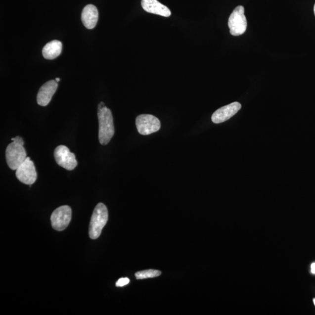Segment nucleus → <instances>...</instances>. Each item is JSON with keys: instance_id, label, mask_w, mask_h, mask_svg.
<instances>
[{"instance_id": "17", "label": "nucleus", "mask_w": 315, "mask_h": 315, "mask_svg": "<svg viewBox=\"0 0 315 315\" xmlns=\"http://www.w3.org/2000/svg\"><path fill=\"white\" fill-rule=\"evenodd\" d=\"M104 106H105V103H104L103 102H100L99 104L98 108H97V110L102 109V108H103Z\"/></svg>"}, {"instance_id": "18", "label": "nucleus", "mask_w": 315, "mask_h": 315, "mask_svg": "<svg viewBox=\"0 0 315 315\" xmlns=\"http://www.w3.org/2000/svg\"><path fill=\"white\" fill-rule=\"evenodd\" d=\"M56 80V82L58 83V82H59V81H60V79H58V78H56V80Z\"/></svg>"}, {"instance_id": "19", "label": "nucleus", "mask_w": 315, "mask_h": 315, "mask_svg": "<svg viewBox=\"0 0 315 315\" xmlns=\"http://www.w3.org/2000/svg\"><path fill=\"white\" fill-rule=\"evenodd\" d=\"M314 14H315V5H314Z\"/></svg>"}, {"instance_id": "6", "label": "nucleus", "mask_w": 315, "mask_h": 315, "mask_svg": "<svg viewBox=\"0 0 315 315\" xmlns=\"http://www.w3.org/2000/svg\"><path fill=\"white\" fill-rule=\"evenodd\" d=\"M72 211L69 206H63L57 208L51 216L52 227L58 231H62L69 226Z\"/></svg>"}, {"instance_id": "2", "label": "nucleus", "mask_w": 315, "mask_h": 315, "mask_svg": "<svg viewBox=\"0 0 315 315\" xmlns=\"http://www.w3.org/2000/svg\"><path fill=\"white\" fill-rule=\"evenodd\" d=\"M99 121V140L103 145L109 143L115 134V127L111 110L104 106L97 110Z\"/></svg>"}, {"instance_id": "3", "label": "nucleus", "mask_w": 315, "mask_h": 315, "mask_svg": "<svg viewBox=\"0 0 315 315\" xmlns=\"http://www.w3.org/2000/svg\"><path fill=\"white\" fill-rule=\"evenodd\" d=\"M108 220V211L105 204H97L93 210L90 224L89 235L92 239L98 238Z\"/></svg>"}, {"instance_id": "15", "label": "nucleus", "mask_w": 315, "mask_h": 315, "mask_svg": "<svg viewBox=\"0 0 315 315\" xmlns=\"http://www.w3.org/2000/svg\"><path fill=\"white\" fill-rule=\"evenodd\" d=\"M130 282V280L128 278H121L119 279L118 281L116 282V286L118 287H122L128 285Z\"/></svg>"}, {"instance_id": "12", "label": "nucleus", "mask_w": 315, "mask_h": 315, "mask_svg": "<svg viewBox=\"0 0 315 315\" xmlns=\"http://www.w3.org/2000/svg\"><path fill=\"white\" fill-rule=\"evenodd\" d=\"M98 17V11L96 6L89 4L84 8L81 14V20L86 28L92 29L96 27Z\"/></svg>"}, {"instance_id": "9", "label": "nucleus", "mask_w": 315, "mask_h": 315, "mask_svg": "<svg viewBox=\"0 0 315 315\" xmlns=\"http://www.w3.org/2000/svg\"><path fill=\"white\" fill-rule=\"evenodd\" d=\"M241 108V105L238 102H233L229 105L222 107L213 113L212 120L213 123L219 124L231 118L236 114Z\"/></svg>"}, {"instance_id": "8", "label": "nucleus", "mask_w": 315, "mask_h": 315, "mask_svg": "<svg viewBox=\"0 0 315 315\" xmlns=\"http://www.w3.org/2000/svg\"><path fill=\"white\" fill-rule=\"evenodd\" d=\"M15 174L18 180L26 184L31 185L37 180V173L35 165L29 157L18 168Z\"/></svg>"}, {"instance_id": "13", "label": "nucleus", "mask_w": 315, "mask_h": 315, "mask_svg": "<svg viewBox=\"0 0 315 315\" xmlns=\"http://www.w3.org/2000/svg\"><path fill=\"white\" fill-rule=\"evenodd\" d=\"M63 45L57 40L48 42L43 48L42 54L47 60H53L59 56L62 51Z\"/></svg>"}, {"instance_id": "14", "label": "nucleus", "mask_w": 315, "mask_h": 315, "mask_svg": "<svg viewBox=\"0 0 315 315\" xmlns=\"http://www.w3.org/2000/svg\"><path fill=\"white\" fill-rule=\"evenodd\" d=\"M161 274V271L160 270L151 269L147 270L138 271L136 272L135 275L137 280H142V279L157 277Z\"/></svg>"}, {"instance_id": "5", "label": "nucleus", "mask_w": 315, "mask_h": 315, "mask_svg": "<svg viewBox=\"0 0 315 315\" xmlns=\"http://www.w3.org/2000/svg\"><path fill=\"white\" fill-rule=\"evenodd\" d=\"M135 125L139 134L149 135L159 131L161 128L160 120L151 115H140L135 120Z\"/></svg>"}, {"instance_id": "7", "label": "nucleus", "mask_w": 315, "mask_h": 315, "mask_svg": "<svg viewBox=\"0 0 315 315\" xmlns=\"http://www.w3.org/2000/svg\"><path fill=\"white\" fill-rule=\"evenodd\" d=\"M54 156L57 164L68 171H73L77 166L76 156L66 146H58L55 149Z\"/></svg>"}, {"instance_id": "11", "label": "nucleus", "mask_w": 315, "mask_h": 315, "mask_svg": "<svg viewBox=\"0 0 315 315\" xmlns=\"http://www.w3.org/2000/svg\"><path fill=\"white\" fill-rule=\"evenodd\" d=\"M141 5L146 12L151 14L164 17H169L171 15L170 9L157 0H141Z\"/></svg>"}, {"instance_id": "20", "label": "nucleus", "mask_w": 315, "mask_h": 315, "mask_svg": "<svg viewBox=\"0 0 315 315\" xmlns=\"http://www.w3.org/2000/svg\"><path fill=\"white\" fill-rule=\"evenodd\" d=\"M314 304H315V299H314Z\"/></svg>"}, {"instance_id": "10", "label": "nucleus", "mask_w": 315, "mask_h": 315, "mask_svg": "<svg viewBox=\"0 0 315 315\" xmlns=\"http://www.w3.org/2000/svg\"><path fill=\"white\" fill-rule=\"evenodd\" d=\"M58 88L56 80H50L41 87L37 95V103L39 105L46 106L51 101Z\"/></svg>"}, {"instance_id": "4", "label": "nucleus", "mask_w": 315, "mask_h": 315, "mask_svg": "<svg viewBox=\"0 0 315 315\" xmlns=\"http://www.w3.org/2000/svg\"><path fill=\"white\" fill-rule=\"evenodd\" d=\"M230 34L233 36H240L245 33L247 29V20L245 9L243 6H236L228 19Z\"/></svg>"}, {"instance_id": "1", "label": "nucleus", "mask_w": 315, "mask_h": 315, "mask_svg": "<svg viewBox=\"0 0 315 315\" xmlns=\"http://www.w3.org/2000/svg\"><path fill=\"white\" fill-rule=\"evenodd\" d=\"M11 140V143L6 148V161L9 168L16 171L27 159V152L24 147V141L21 137L17 136Z\"/></svg>"}, {"instance_id": "16", "label": "nucleus", "mask_w": 315, "mask_h": 315, "mask_svg": "<svg viewBox=\"0 0 315 315\" xmlns=\"http://www.w3.org/2000/svg\"><path fill=\"white\" fill-rule=\"evenodd\" d=\"M311 271L312 273L315 274V263L311 265Z\"/></svg>"}]
</instances>
